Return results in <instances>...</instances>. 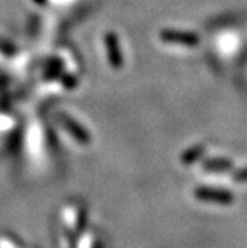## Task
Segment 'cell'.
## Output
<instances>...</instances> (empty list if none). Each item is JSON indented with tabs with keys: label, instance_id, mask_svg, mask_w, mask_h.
Listing matches in <instances>:
<instances>
[{
	"label": "cell",
	"instance_id": "6da1fadb",
	"mask_svg": "<svg viewBox=\"0 0 247 248\" xmlns=\"http://www.w3.org/2000/svg\"><path fill=\"white\" fill-rule=\"evenodd\" d=\"M63 224L66 231L69 232L70 235H75L79 232L81 226H82V220H83V213H82V208L81 205L78 204H69L66 205L64 210H63Z\"/></svg>",
	"mask_w": 247,
	"mask_h": 248
},
{
	"label": "cell",
	"instance_id": "7a4b0ae2",
	"mask_svg": "<svg viewBox=\"0 0 247 248\" xmlns=\"http://www.w3.org/2000/svg\"><path fill=\"white\" fill-rule=\"evenodd\" d=\"M194 195L197 199L203 201V202H213V204H219V205H230L234 201V196L228 190L212 189V187L195 189Z\"/></svg>",
	"mask_w": 247,
	"mask_h": 248
},
{
	"label": "cell",
	"instance_id": "3957f363",
	"mask_svg": "<svg viewBox=\"0 0 247 248\" xmlns=\"http://www.w3.org/2000/svg\"><path fill=\"white\" fill-rule=\"evenodd\" d=\"M64 126H66V129L70 132V135L72 137L76 140V141H79V143H82V144H86L88 141H89V137L86 135V132L81 128V126H78L76 124H73L70 119H64Z\"/></svg>",
	"mask_w": 247,
	"mask_h": 248
},
{
	"label": "cell",
	"instance_id": "277c9868",
	"mask_svg": "<svg viewBox=\"0 0 247 248\" xmlns=\"http://www.w3.org/2000/svg\"><path fill=\"white\" fill-rule=\"evenodd\" d=\"M203 153H204V147L203 146H194V147L188 149L186 152H183V155H182V162L191 165L197 159H199V157L203 156Z\"/></svg>",
	"mask_w": 247,
	"mask_h": 248
},
{
	"label": "cell",
	"instance_id": "5b68a950",
	"mask_svg": "<svg viewBox=\"0 0 247 248\" xmlns=\"http://www.w3.org/2000/svg\"><path fill=\"white\" fill-rule=\"evenodd\" d=\"M231 167H232V162L228 159H210L203 165L206 171H227Z\"/></svg>",
	"mask_w": 247,
	"mask_h": 248
},
{
	"label": "cell",
	"instance_id": "8992f818",
	"mask_svg": "<svg viewBox=\"0 0 247 248\" xmlns=\"http://www.w3.org/2000/svg\"><path fill=\"white\" fill-rule=\"evenodd\" d=\"M78 248H96V235H94V232H85L79 238Z\"/></svg>",
	"mask_w": 247,
	"mask_h": 248
},
{
	"label": "cell",
	"instance_id": "52a82bcc",
	"mask_svg": "<svg viewBox=\"0 0 247 248\" xmlns=\"http://www.w3.org/2000/svg\"><path fill=\"white\" fill-rule=\"evenodd\" d=\"M235 180L237 182H240V183H244V182H247V168L246 170H241V171H238L235 175Z\"/></svg>",
	"mask_w": 247,
	"mask_h": 248
}]
</instances>
